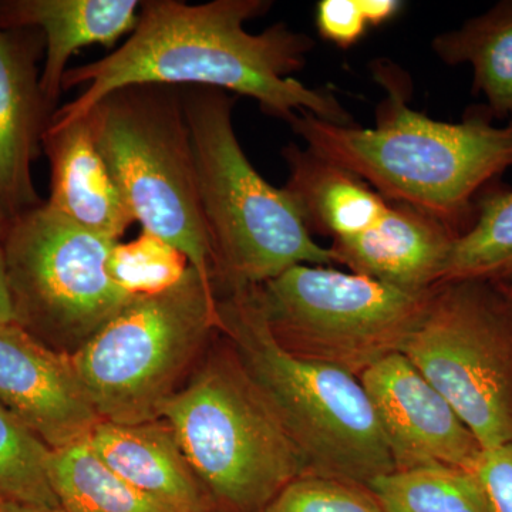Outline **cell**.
<instances>
[{
  "mask_svg": "<svg viewBox=\"0 0 512 512\" xmlns=\"http://www.w3.org/2000/svg\"><path fill=\"white\" fill-rule=\"evenodd\" d=\"M271 8V0L141 2L136 29L123 46L96 62L67 69L63 90L83 87V92L57 109L49 123L63 126L83 119L124 87L163 84L251 97L269 116L288 123L299 111H308L338 126H356L335 96L292 77L315 46L311 37L285 23L258 35L245 29Z\"/></svg>",
  "mask_w": 512,
  "mask_h": 512,
  "instance_id": "cell-1",
  "label": "cell"
},
{
  "mask_svg": "<svg viewBox=\"0 0 512 512\" xmlns=\"http://www.w3.org/2000/svg\"><path fill=\"white\" fill-rule=\"evenodd\" d=\"M384 99L376 126H338L299 111L289 124L316 154L352 171L389 202L407 205L461 235L478 198L512 167V120L493 124L487 109L460 123L430 119L409 106L410 82L390 62L373 64Z\"/></svg>",
  "mask_w": 512,
  "mask_h": 512,
  "instance_id": "cell-2",
  "label": "cell"
},
{
  "mask_svg": "<svg viewBox=\"0 0 512 512\" xmlns=\"http://www.w3.org/2000/svg\"><path fill=\"white\" fill-rule=\"evenodd\" d=\"M227 292L218 302L220 329L309 474L366 487L373 478L396 471L359 377L286 350L266 325L251 286Z\"/></svg>",
  "mask_w": 512,
  "mask_h": 512,
  "instance_id": "cell-3",
  "label": "cell"
},
{
  "mask_svg": "<svg viewBox=\"0 0 512 512\" xmlns=\"http://www.w3.org/2000/svg\"><path fill=\"white\" fill-rule=\"evenodd\" d=\"M181 92L218 284L228 291L264 284L293 266L338 265L332 248L312 238L288 191L249 163L232 124L234 97L212 87Z\"/></svg>",
  "mask_w": 512,
  "mask_h": 512,
  "instance_id": "cell-4",
  "label": "cell"
},
{
  "mask_svg": "<svg viewBox=\"0 0 512 512\" xmlns=\"http://www.w3.org/2000/svg\"><path fill=\"white\" fill-rule=\"evenodd\" d=\"M84 117L136 222L178 249L205 286L218 293L181 87H124Z\"/></svg>",
  "mask_w": 512,
  "mask_h": 512,
  "instance_id": "cell-5",
  "label": "cell"
},
{
  "mask_svg": "<svg viewBox=\"0 0 512 512\" xmlns=\"http://www.w3.org/2000/svg\"><path fill=\"white\" fill-rule=\"evenodd\" d=\"M212 503L264 512L296 478L309 474L281 421L238 360L208 363L160 410Z\"/></svg>",
  "mask_w": 512,
  "mask_h": 512,
  "instance_id": "cell-6",
  "label": "cell"
},
{
  "mask_svg": "<svg viewBox=\"0 0 512 512\" xmlns=\"http://www.w3.org/2000/svg\"><path fill=\"white\" fill-rule=\"evenodd\" d=\"M218 293L194 268L173 288L133 296L72 353L74 369L101 420L140 424L160 419L165 400L204 345L220 329Z\"/></svg>",
  "mask_w": 512,
  "mask_h": 512,
  "instance_id": "cell-7",
  "label": "cell"
},
{
  "mask_svg": "<svg viewBox=\"0 0 512 512\" xmlns=\"http://www.w3.org/2000/svg\"><path fill=\"white\" fill-rule=\"evenodd\" d=\"M433 289L404 291L320 265L293 266L251 286L266 325L286 350L357 377L402 353Z\"/></svg>",
  "mask_w": 512,
  "mask_h": 512,
  "instance_id": "cell-8",
  "label": "cell"
},
{
  "mask_svg": "<svg viewBox=\"0 0 512 512\" xmlns=\"http://www.w3.org/2000/svg\"><path fill=\"white\" fill-rule=\"evenodd\" d=\"M402 355L481 447L512 441V306L498 282L434 286Z\"/></svg>",
  "mask_w": 512,
  "mask_h": 512,
  "instance_id": "cell-9",
  "label": "cell"
},
{
  "mask_svg": "<svg viewBox=\"0 0 512 512\" xmlns=\"http://www.w3.org/2000/svg\"><path fill=\"white\" fill-rule=\"evenodd\" d=\"M117 242L46 202L9 221L2 245L16 323L43 343L82 348L133 298L109 272Z\"/></svg>",
  "mask_w": 512,
  "mask_h": 512,
  "instance_id": "cell-10",
  "label": "cell"
},
{
  "mask_svg": "<svg viewBox=\"0 0 512 512\" xmlns=\"http://www.w3.org/2000/svg\"><path fill=\"white\" fill-rule=\"evenodd\" d=\"M396 464V471L429 466L470 470L483 447L450 403L402 353L359 376Z\"/></svg>",
  "mask_w": 512,
  "mask_h": 512,
  "instance_id": "cell-11",
  "label": "cell"
},
{
  "mask_svg": "<svg viewBox=\"0 0 512 512\" xmlns=\"http://www.w3.org/2000/svg\"><path fill=\"white\" fill-rule=\"evenodd\" d=\"M0 402L50 450L87 439L101 417L74 369L18 323L0 325Z\"/></svg>",
  "mask_w": 512,
  "mask_h": 512,
  "instance_id": "cell-12",
  "label": "cell"
},
{
  "mask_svg": "<svg viewBox=\"0 0 512 512\" xmlns=\"http://www.w3.org/2000/svg\"><path fill=\"white\" fill-rule=\"evenodd\" d=\"M42 50L39 30L0 28V217L6 222L43 204L32 177L53 116L40 89Z\"/></svg>",
  "mask_w": 512,
  "mask_h": 512,
  "instance_id": "cell-13",
  "label": "cell"
},
{
  "mask_svg": "<svg viewBox=\"0 0 512 512\" xmlns=\"http://www.w3.org/2000/svg\"><path fill=\"white\" fill-rule=\"evenodd\" d=\"M457 235L443 222L407 205L389 202L386 214L366 231L335 239L338 265L383 284L424 292L441 284Z\"/></svg>",
  "mask_w": 512,
  "mask_h": 512,
  "instance_id": "cell-14",
  "label": "cell"
},
{
  "mask_svg": "<svg viewBox=\"0 0 512 512\" xmlns=\"http://www.w3.org/2000/svg\"><path fill=\"white\" fill-rule=\"evenodd\" d=\"M140 5L138 0H0V28L42 33L46 56L40 89L55 113L70 57L84 46L110 49L131 35Z\"/></svg>",
  "mask_w": 512,
  "mask_h": 512,
  "instance_id": "cell-15",
  "label": "cell"
},
{
  "mask_svg": "<svg viewBox=\"0 0 512 512\" xmlns=\"http://www.w3.org/2000/svg\"><path fill=\"white\" fill-rule=\"evenodd\" d=\"M42 150L50 164L47 207L79 227L120 241L136 218L101 157L89 119L47 124Z\"/></svg>",
  "mask_w": 512,
  "mask_h": 512,
  "instance_id": "cell-16",
  "label": "cell"
},
{
  "mask_svg": "<svg viewBox=\"0 0 512 512\" xmlns=\"http://www.w3.org/2000/svg\"><path fill=\"white\" fill-rule=\"evenodd\" d=\"M87 444L117 476L174 512H211L214 503L165 421L101 420Z\"/></svg>",
  "mask_w": 512,
  "mask_h": 512,
  "instance_id": "cell-17",
  "label": "cell"
},
{
  "mask_svg": "<svg viewBox=\"0 0 512 512\" xmlns=\"http://www.w3.org/2000/svg\"><path fill=\"white\" fill-rule=\"evenodd\" d=\"M289 168L285 190L309 232L333 241L353 237L377 224L389 201L352 171L326 160L311 148L289 144L282 151Z\"/></svg>",
  "mask_w": 512,
  "mask_h": 512,
  "instance_id": "cell-18",
  "label": "cell"
},
{
  "mask_svg": "<svg viewBox=\"0 0 512 512\" xmlns=\"http://www.w3.org/2000/svg\"><path fill=\"white\" fill-rule=\"evenodd\" d=\"M441 62L470 64L474 93H481L493 119L512 117V0H503L431 43Z\"/></svg>",
  "mask_w": 512,
  "mask_h": 512,
  "instance_id": "cell-19",
  "label": "cell"
},
{
  "mask_svg": "<svg viewBox=\"0 0 512 512\" xmlns=\"http://www.w3.org/2000/svg\"><path fill=\"white\" fill-rule=\"evenodd\" d=\"M47 471L64 512H174L117 476L86 439L52 450Z\"/></svg>",
  "mask_w": 512,
  "mask_h": 512,
  "instance_id": "cell-20",
  "label": "cell"
},
{
  "mask_svg": "<svg viewBox=\"0 0 512 512\" xmlns=\"http://www.w3.org/2000/svg\"><path fill=\"white\" fill-rule=\"evenodd\" d=\"M512 275V190L495 183L478 198L470 227L454 239L443 282L500 281Z\"/></svg>",
  "mask_w": 512,
  "mask_h": 512,
  "instance_id": "cell-21",
  "label": "cell"
},
{
  "mask_svg": "<svg viewBox=\"0 0 512 512\" xmlns=\"http://www.w3.org/2000/svg\"><path fill=\"white\" fill-rule=\"evenodd\" d=\"M366 487L386 512H491L476 478L463 468L393 471Z\"/></svg>",
  "mask_w": 512,
  "mask_h": 512,
  "instance_id": "cell-22",
  "label": "cell"
},
{
  "mask_svg": "<svg viewBox=\"0 0 512 512\" xmlns=\"http://www.w3.org/2000/svg\"><path fill=\"white\" fill-rule=\"evenodd\" d=\"M50 453L0 402V503L60 508L47 471Z\"/></svg>",
  "mask_w": 512,
  "mask_h": 512,
  "instance_id": "cell-23",
  "label": "cell"
},
{
  "mask_svg": "<svg viewBox=\"0 0 512 512\" xmlns=\"http://www.w3.org/2000/svg\"><path fill=\"white\" fill-rule=\"evenodd\" d=\"M188 268V259L178 249L146 231L127 244L117 242L109 259L111 278L131 296L173 288Z\"/></svg>",
  "mask_w": 512,
  "mask_h": 512,
  "instance_id": "cell-24",
  "label": "cell"
},
{
  "mask_svg": "<svg viewBox=\"0 0 512 512\" xmlns=\"http://www.w3.org/2000/svg\"><path fill=\"white\" fill-rule=\"evenodd\" d=\"M264 512H386L365 485L306 474L286 485Z\"/></svg>",
  "mask_w": 512,
  "mask_h": 512,
  "instance_id": "cell-25",
  "label": "cell"
},
{
  "mask_svg": "<svg viewBox=\"0 0 512 512\" xmlns=\"http://www.w3.org/2000/svg\"><path fill=\"white\" fill-rule=\"evenodd\" d=\"M491 512H512V441L481 450L470 470Z\"/></svg>",
  "mask_w": 512,
  "mask_h": 512,
  "instance_id": "cell-26",
  "label": "cell"
},
{
  "mask_svg": "<svg viewBox=\"0 0 512 512\" xmlns=\"http://www.w3.org/2000/svg\"><path fill=\"white\" fill-rule=\"evenodd\" d=\"M316 26L322 39L342 49L356 45L370 29L359 0H322L316 8Z\"/></svg>",
  "mask_w": 512,
  "mask_h": 512,
  "instance_id": "cell-27",
  "label": "cell"
},
{
  "mask_svg": "<svg viewBox=\"0 0 512 512\" xmlns=\"http://www.w3.org/2000/svg\"><path fill=\"white\" fill-rule=\"evenodd\" d=\"M359 5L370 28H377L393 19L403 3L397 0H359Z\"/></svg>",
  "mask_w": 512,
  "mask_h": 512,
  "instance_id": "cell-28",
  "label": "cell"
},
{
  "mask_svg": "<svg viewBox=\"0 0 512 512\" xmlns=\"http://www.w3.org/2000/svg\"><path fill=\"white\" fill-rule=\"evenodd\" d=\"M10 323H16V313L12 295H10L5 249L0 239V325H10Z\"/></svg>",
  "mask_w": 512,
  "mask_h": 512,
  "instance_id": "cell-29",
  "label": "cell"
},
{
  "mask_svg": "<svg viewBox=\"0 0 512 512\" xmlns=\"http://www.w3.org/2000/svg\"><path fill=\"white\" fill-rule=\"evenodd\" d=\"M0 512H64L62 508L36 507L15 503H0Z\"/></svg>",
  "mask_w": 512,
  "mask_h": 512,
  "instance_id": "cell-30",
  "label": "cell"
},
{
  "mask_svg": "<svg viewBox=\"0 0 512 512\" xmlns=\"http://www.w3.org/2000/svg\"><path fill=\"white\" fill-rule=\"evenodd\" d=\"M495 282H498V285L501 286V289H503L505 295H507L508 301H510L512 306V275Z\"/></svg>",
  "mask_w": 512,
  "mask_h": 512,
  "instance_id": "cell-31",
  "label": "cell"
},
{
  "mask_svg": "<svg viewBox=\"0 0 512 512\" xmlns=\"http://www.w3.org/2000/svg\"><path fill=\"white\" fill-rule=\"evenodd\" d=\"M6 225H8V222L3 220L2 217H0V239H2L3 234H5Z\"/></svg>",
  "mask_w": 512,
  "mask_h": 512,
  "instance_id": "cell-32",
  "label": "cell"
}]
</instances>
